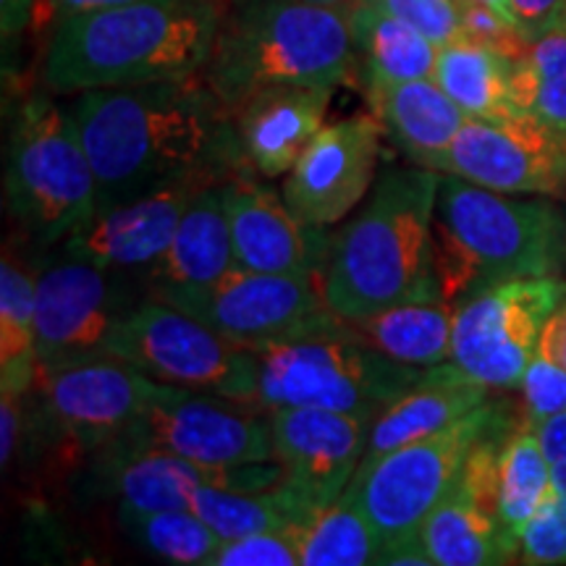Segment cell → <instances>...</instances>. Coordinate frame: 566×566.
Wrapping results in <instances>:
<instances>
[{
  "label": "cell",
  "mask_w": 566,
  "mask_h": 566,
  "mask_svg": "<svg viewBox=\"0 0 566 566\" xmlns=\"http://www.w3.org/2000/svg\"><path fill=\"white\" fill-rule=\"evenodd\" d=\"M554 485L566 495V464L554 467Z\"/></svg>",
  "instance_id": "cell-48"
},
{
  "label": "cell",
  "mask_w": 566,
  "mask_h": 566,
  "mask_svg": "<svg viewBox=\"0 0 566 566\" xmlns=\"http://www.w3.org/2000/svg\"><path fill=\"white\" fill-rule=\"evenodd\" d=\"M564 260L566 221L548 200H516L441 174L433 268L451 307L493 283L556 275Z\"/></svg>",
  "instance_id": "cell-5"
},
{
  "label": "cell",
  "mask_w": 566,
  "mask_h": 566,
  "mask_svg": "<svg viewBox=\"0 0 566 566\" xmlns=\"http://www.w3.org/2000/svg\"><path fill=\"white\" fill-rule=\"evenodd\" d=\"M208 566H300V527L223 541Z\"/></svg>",
  "instance_id": "cell-36"
},
{
  "label": "cell",
  "mask_w": 566,
  "mask_h": 566,
  "mask_svg": "<svg viewBox=\"0 0 566 566\" xmlns=\"http://www.w3.org/2000/svg\"><path fill=\"white\" fill-rule=\"evenodd\" d=\"M384 137L373 113L323 126L283 181V202L310 226L344 221L373 187Z\"/></svg>",
  "instance_id": "cell-16"
},
{
  "label": "cell",
  "mask_w": 566,
  "mask_h": 566,
  "mask_svg": "<svg viewBox=\"0 0 566 566\" xmlns=\"http://www.w3.org/2000/svg\"><path fill=\"white\" fill-rule=\"evenodd\" d=\"M221 0H137L53 24L42 80L59 95L187 80L210 61Z\"/></svg>",
  "instance_id": "cell-2"
},
{
  "label": "cell",
  "mask_w": 566,
  "mask_h": 566,
  "mask_svg": "<svg viewBox=\"0 0 566 566\" xmlns=\"http://www.w3.org/2000/svg\"><path fill=\"white\" fill-rule=\"evenodd\" d=\"M537 354L551 359V363L562 365L566 370V294L558 302V307L548 315L546 325L541 331V342H537Z\"/></svg>",
  "instance_id": "cell-43"
},
{
  "label": "cell",
  "mask_w": 566,
  "mask_h": 566,
  "mask_svg": "<svg viewBox=\"0 0 566 566\" xmlns=\"http://www.w3.org/2000/svg\"><path fill=\"white\" fill-rule=\"evenodd\" d=\"M134 304L122 273L74 258L45 268L34 286L38 373L111 357L108 338Z\"/></svg>",
  "instance_id": "cell-13"
},
{
  "label": "cell",
  "mask_w": 566,
  "mask_h": 566,
  "mask_svg": "<svg viewBox=\"0 0 566 566\" xmlns=\"http://www.w3.org/2000/svg\"><path fill=\"white\" fill-rule=\"evenodd\" d=\"M512 95L516 111L566 142V21L527 42L514 61Z\"/></svg>",
  "instance_id": "cell-31"
},
{
  "label": "cell",
  "mask_w": 566,
  "mask_h": 566,
  "mask_svg": "<svg viewBox=\"0 0 566 566\" xmlns=\"http://www.w3.org/2000/svg\"><path fill=\"white\" fill-rule=\"evenodd\" d=\"M441 174L388 168L373 197L338 233L323 294L344 321H363L407 300L441 296L433 268V216Z\"/></svg>",
  "instance_id": "cell-3"
},
{
  "label": "cell",
  "mask_w": 566,
  "mask_h": 566,
  "mask_svg": "<svg viewBox=\"0 0 566 566\" xmlns=\"http://www.w3.org/2000/svg\"><path fill=\"white\" fill-rule=\"evenodd\" d=\"M118 522L124 533L153 558L181 566H208L223 537L197 516L192 509H166L142 512L118 506Z\"/></svg>",
  "instance_id": "cell-34"
},
{
  "label": "cell",
  "mask_w": 566,
  "mask_h": 566,
  "mask_svg": "<svg viewBox=\"0 0 566 566\" xmlns=\"http://www.w3.org/2000/svg\"><path fill=\"white\" fill-rule=\"evenodd\" d=\"M388 13L405 19L424 38H430L438 48L449 45L462 38V17H459V0H375Z\"/></svg>",
  "instance_id": "cell-38"
},
{
  "label": "cell",
  "mask_w": 566,
  "mask_h": 566,
  "mask_svg": "<svg viewBox=\"0 0 566 566\" xmlns=\"http://www.w3.org/2000/svg\"><path fill=\"white\" fill-rule=\"evenodd\" d=\"M331 95L334 90L328 87L279 84L237 105L231 113L250 171L265 179L292 171L325 126Z\"/></svg>",
  "instance_id": "cell-21"
},
{
  "label": "cell",
  "mask_w": 566,
  "mask_h": 566,
  "mask_svg": "<svg viewBox=\"0 0 566 566\" xmlns=\"http://www.w3.org/2000/svg\"><path fill=\"white\" fill-rule=\"evenodd\" d=\"M244 171L223 181L233 260L260 273H300L323 281L336 239L321 226L300 221L283 195Z\"/></svg>",
  "instance_id": "cell-18"
},
{
  "label": "cell",
  "mask_w": 566,
  "mask_h": 566,
  "mask_svg": "<svg viewBox=\"0 0 566 566\" xmlns=\"http://www.w3.org/2000/svg\"><path fill=\"white\" fill-rule=\"evenodd\" d=\"M514 61L475 40L459 38L438 51L433 80L470 118L509 122L522 116L512 95Z\"/></svg>",
  "instance_id": "cell-26"
},
{
  "label": "cell",
  "mask_w": 566,
  "mask_h": 566,
  "mask_svg": "<svg viewBox=\"0 0 566 566\" xmlns=\"http://www.w3.org/2000/svg\"><path fill=\"white\" fill-rule=\"evenodd\" d=\"M373 564L378 566H430L433 564V556L424 548L420 533L396 537V541L380 546L378 554H375Z\"/></svg>",
  "instance_id": "cell-41"
},
{
  "label": "cell",
  "mask_w": 566,
  "mask_h": 566,
  "mask_svg": "<svg viewBox=\"0 0 566 566\" xmlns=\"http://www.w3.org/2000/svg\"><path fill=\"white\" fill-rule=\"evenodd\" d=\"M45 9L48 19H53V24L63 17H76V13H90V11H103V9H116V6L137 3V0H38Z\"/></svg>",
  "instance_id": "cell-45"
},
{
  "label": "cell",
  "mask_w": 566,
  "mask_h": 566,
  "mask_svg": "<svg viewBox=\"0 0 566 566\" xmlns=\"http://www.w3.org/2000/svg\"><path fill=\"white\" fill-rule=\"evenodd\" d=\"M367 101L386 137L415 166L438 171L451 142L467 124V113L436 80L367 82Z\"/></svg>",
  "instance_id": "cell-22"
},
{
  "label": "cell",
  "mask_w": 566,
  "mask_h": 566,
  "mask_svg": "<svg viewBox=\"0 0 566 566\" xmlns=\"http://www.w3.org/2000/svg\"><path fill=\"white\" fill-rule=\"evenodd\" d=\"M160 300L197 317L244 349L317 336H357L349 321L328 307L323 281L300 273H260L233 265L208 286L163 289Z\"/></svg>",
  "instance_id": "cell-8"
},
{
  "label": "cell",
  "mask_w": 566,
  "mask_h": 566,
  "mask_svg": "<svg viewBox=\"0 0 566 566\" xmlns=\"http://www.w3.org/2000/svg\"><path fill=\"white\" fill-rule=\"evenodd\" d=\"M491 388L467 378L454 363H443L424 370V378L412 391L388 405L375 417L363 464L375 462L388 451L420 438L436 436L462 420L488 401Z\"/></svg>",
  "instance_id": "cell-23"
},
{
  "label": "cell",
  "mask_w": 566,
  "mask_h": 566,
  "mask_svg": "<svg viewBox=\"0 0 566 566\" xmlns=\"http://www.w3.org/2000/svg\"><path fill=\"white\" fill-rule=\"evenodd\" d=\"M357 69L349 13L315 0H231L202 80L233 111L279 84H354Z\"/></svg>",
  "instance_id": "cell-4"
},
{
  "label": "cell",
  "mask_w": 566,
  "mask_h": 566,
  "mask_svg": "<svg viewBox=\"0 0 566 566\" xmlns=\"http://www.w3.org/2000/svg\"><path fill=\"white\" fill-rule=\"evenodd\" d=\"M459 17H462V38L493 48L512 61L527 51L530 40L525 34L509 24L491 6L480 3V0H459Z\"/></svg>",
  "instance_id": "cell-39"
},
{
  "label": "cell",
  "mask_w": 566,
  "mask_h": 566,
  "mask_svg": "<svg viewBox=\"0 0 566 566\" xmlns=\"http://www.w3.org/2000/svg\"><path fill=\"white\" fill-rule=\"evenodd\" d=\"M263 409L313 407L378 417L420 384L428 367L396 363L359 336L300 338L258 352Z\"/></svg>",
  "instance_id": "cell-7"
},
{
  "label": "cell",
  "mask_w": 566,
  "mask_h": 566,
  "mask_svg": "<svg viewBox=\"0 0 566 566\" xmlns=\"http://www.w3.org/2000/svg\"><path fill=\"white\" fill-rule=\"evenodd\" d=\"M38 279L3 258L0 265V388L24 396L38 375V321H34Z\"/></svg>",
  "instance_id": "cell-32"
},
{
  "label": "cell",
  "mask_w": 566,
  "mask_h": 566,
  "mask_svg": "<svg viewBox=\"0 0 566 566\" xmlns=\"http://www.w3.org/2000/svg\"><path fill=\"white\" fill-rule=\"evenodd\" d=\"M562 21H566V6H564V19Z\"/></svg>",
  "instance_id": "cell-49"
},
{
  "label": "cell",
  "mask_w": 566,
  "mask_h": 566,
  "mask_svg": "<svg viewBox=\"0 0 566 566\" xmlns=\"http://www.w3.org/2000/svg\"><path fill=\"white\" fill-rule=\"evenodd\" d=\"M504 417V409L485 401L441 433L399 446L354 472L346 493L378 530L380 546L420 533L424 516L462 475L472 446Z\"/></svg>",
  "instance_id": "cell-10"
},
{
  "label": "cell",
  "mask_w": 566,
  "mask_h": 566,
  "mask_svg": "<svg viewBox=\"0 0 566 566\" xmlns=\"http://www.w3.org/2000/svg\"><path fill=\"white\" fill-rule=\"evenodd\" d=\"M233 265L237 260H233L223 184H210L187 205L171 244L147 271V281H150L153 294L163 289L208 286L229 273Z\"/></svg>",
  "instance_id": "cell-24"
},
{
  "label": "cell",
  "mask_w": 566,
  "mask_h": 566,
  "mask_svg": "<svg viewBox=\"0 0 566 566\" xmlns=\"http://www.w3.org/2000/svg\"><path fill=\"white\" fill-rule=\"evenodd\" d=\"M551 467L566 464V409L535 428Z\"/></svg>",
  "instance_id": "cell-44"
},
{
  "label": "cell",
  "mask_w": 566,
  "mask_h": 566,
  "mask_svg": "<svg viewBox=\"0 0 566 566\" xmlns=\"http://www.w3.org/2000/svg\"><path fill=\"white\" fill-rule=\"evenodd\" d=\"M512 6L520 32L535 40L564 19L566 0H512Z\"/></svg>",
  "instance_id": "cell-40"
},
{
  "label": "cell",
  "mask_w": 566,
  "mask_h": 566,
  "mask_svg": "<svg viewBox=\"0 0 566 566\" xmlns=\"http://www.w3.org/2000/svg\"><path fill=\"white\" fill-rule=\"evenodd\" d=\"M564 294L566 283L556 275H535L464 296L451 315L449 363L488 388H520L537 354L543 325Z\"/></svg>",
  "instance_id": "cell-12"
},
{
  "label": "cell",
  "mask_w": 566,
  "mask_h": 566,
  "mask_svg": "<svg viewBox=\"0 0 566 566\" xmlns=\"http://www.w3.org/2000/svg\"><path fill=\"white\" fill-rule=\"evenodd\" d=\"M420 537L436 566H493L516 562L499 514L485 509L462 480L424 516Z\"/></svg>",
  "instance_id": "cell-25"
},
{
  "label": "cell",
  "mask_w": 566,
  "mask_h": 566,
  "mask_svg": "<svg viewBox=\"0 0 566 566\" xmlns=\"http://www.w3.org/2000/svg\"><path fill=\"white\" fill-rule=\"evenodd\" d=\"M480 3H485V6H491L493 11H499L501 17H504L509 24H514L516 27V17H514V6H512V0H480ZM516 30H520V27H516Z\"/></svg>",
  "instance_id": "cell-46"
},
{
  "label": "cell",
  "mask_w": 566,
  "mask_h": 566,
  "mask_svg": "<svg viewBox=\"0 0 566 566\" xmlns=\"http://www.w3.org/2000/svg\"><path fill=\"white\" fill-rule=\"evenodd\" d=\"M108 449L160 451L210 467L275 459L268 409L218 394L166 386L158 380L137 422Z\"/></svg>",
  "instance_id": "cell-11"
},
{
  "label": "cell",
  "mask_w": 566,
  "mask_h": 566,
  "mask_svg": "<svg viewBox=\"0 0 566 566\" xmlns=\"http://www.w3.org/2000/svg\"><path fill=\"white\" fill-rule=\"evenodd\" d=\"M268 412L275 462L286 470V483L323 512L346 491L363 464L375 417L313 407H279Z\"/></svg>",
  "instance_id": "cell-17"
},
{
  "label": "cell",
  "mask_w": 566,
  "mask_h": 566,
  "mask_svg": "<svg viewBox=\"0 0 566 566\" xmlns=\"http://www.w3.org/2000/svg\"><path fill=\"white\" fill-rule=\"evenodd\" d=\"M315 3H323V6H331V9H338L344 13H352L354 9H357L363 0H315Z\"/></svg>",
  "instance_id": "cell-47"
},
{
  "label": "cell",
  "mask_w": 566,
  "mask_h": 566,
  "mask_svg": "<svg viewBox=\"0 0 566 566\" xmlns=\"http://www.w3.org/2000/svg\"><path fill=\"white\" fill-rule=\"evenodd\" d=\"M451 315L454 307L441 296L407 300L354 321L352 328L367 346L396 363L436 367L451 357Z\"/></svg>",
  "instance_id": "cell-27"
},
{
  "label": "cell",
  "mask_w": 566,
  "mask_h": 566,
  "mask_svg": "<svg viewBox=\"0 0 566 566\" xmlns=\"http://www.w3.org/2000/svg\"><path fill=\"white\" fill-rule=\"evenodd\" d=\"M108 354L158 384L260 405L258 352L160 300L134 304L113 328Z\"/></svg>",
  "instance_id": "cell-9"
},
{
  "label": "cell",
  "mask_w": 566,
  "mask_h": 566,
  "mask_svg": "<svg viewBox=\"0 0 566 566\" xmlns=\"http://www.w3.org/2000/svg\"><path fill=\"white\" fill-rule=\"evenodd\" d=\"M520 391L522 409H525V428L535 430L537 424L566 409V370L543 354H535L533 363L522 375Z\"/></svg>",
  "instance_id": "cell-37"
},
{
  "label": "cell",
  "mask_w": 566,
  "mask_h": 566,
  "mask_svg": "<svg viewBox=\"0 0 566 566\" xmlns=\"http://www.w3.org/2000/svg\"><path fill=\"white\" fill-rule=\"evenodd\" d=\"M378 551V530L346 491L300 527V566H365Z\"/></svg>",
  "instance_id": "cell-33"
},
{
  "label": "cell",
  "mask_w": 566,
  "mask_h": 566,
  "mask_svg": "<svg viewBox=\"0 0 566 566\" xmlns=\"http://www.w3.org/2000/svg\"><path fill=\"white\" fill-rule=\"evenodd\" d=\"M438 174L506 195H566V142L533 116L467 118Z\"/></svg>",
  "instance_id": "cell-15"
},
{
  "label": "cell",
  "mask_w": 566,
  "mask_h": 566,
  "mask_svg": "<svg viewBox=\"0 0 566 566\" xmlns=\"http://www.w3.org/2000/svg\"><path fill=\"white\" fill-rule=\"evenodd\" d=\"M205 187L210 184L176 181L129 202L101 208L63 239V254L105 271L147 273L171 244L187 205Z\"/></svg>",
  "instance_id": "cell-19"
},
{
  "label": "cell",
  "mask_w": 566,
  "mask_h": 566,
  "mask_svg": "<svg viewBox=\"0 0 566 566\" xmlns=\"http://www.w3.org/2000/svg\"><path fill=\"white\" fill-rule=\"evenodd\" d=\"M153 378L116 357H97L34 375L40 409L59 438L82 451H103L137 422Z\"/></svg>",
  "instance_id": "cell-14"
},
{
  "label": "cell",
  "mask_w": 566,
  "mask_h": 566,
  "mask_svg": "<svg viewBox=\"0 0 566 566\" xmlns=\"http://www.w3.org/2000/svg\"><path fill=\"white\" fill-rule=\"evenodd\" d=\"M189 509L223 541L271 533V530L304 527L321 514L286 483V478L268 491H229V488L202 485L189 499Z\"/></svg>",
  "instance_id": "cell-29"
},
{
  "label": "cell",
  "mask_w": 566,
  "mask_h": 566,
  "mask_svg": "<svg viewBox=\"0 0 566 566\" xmlns=\"http://www.w3.org/2000/svg\"><path fill=\"white\" fill-rule=\"evenodd\" d=\"M6 210L38 247L59 244L97 212V179L69 108L34 95L6 153Z\"/></svg>",
  "instance_id": "cell-6"
},
{
  "label": "cell",
  "mask_w": 566,
  "mask_h": 566,
  "mask_svg": "<svg viewBox=\"0 0 566 566\" xmlns=\"http://www.w3.org/2000/svg\"><path fill=\"white\" fill-rule=\"evenodd\" d=\"M516 562L533 566L566 564V495L556 485L522 530Z\"/></svg>",
  "instance_id": "cell-35"
},
{
  "label": "cell",
  "mask_w": 566,
  "mask_h": 566,
  "mask_svg": "<svg viewBox=\"0 0 566 566\" xmlns=\"http://www.w3.org/2000/svg\"><path fill=\"white\" fill-rule=\"evenodd\" d=\"M108 451L105 485L118 499V506L142 512L189 509L197 488H229V491H268L286 478L281 462H252L237 467H210L160 451Z\"/></svg>",
  "instance_id": "cell-20"
},
{
  "label": "cell",
  "mask_w": 566,
  "mask_h": 566,
  "mask_svg": "<svg viewBox=\"0 0 566 566\" xmlns=\"http://www.w3.org/2000/svg\"><path fill=\"white\" fill-rule=\"evenodd\" d=\"M97 179V210L176 181L250 171L233 113L202 74L87 90L69 105Z\"/></svg>",
  "instance_id": "cell-1"
},
{
  "label": "cell",
  "mask_w": 566,
  "mask_h": 566,
  "mask_svg": "<svg viewBox=\"0 0 566 566\" xmlns=\"http://www.w3.org/2000/svg\"><path fill=\"white\" fill-rule=\"evenodd\" d=\"M349 21L367 82L433 80L441 48L405 19L388 13L375 0H363Z\"/></svg>",
  "instance_id": "cell-28"
},
{
  "label": "cell",
  "mask_w": 566,
  "mask_h": 566,
  "mask_svg": "<svg viewBox=\"0 0 566 566\" xmlns=\"http://www.w3.org/2000/svg\"><path fill=\"white\" fill-rule=\"evenodd\" d=\"M21 399L24 396L13 394H3V399H0V462H3V470H9L11 459L19 449Z\"/></svg>",
  "instance_id": "cell-42"
},
{
  "label": "cell",
  "mask_w": 566,
  "mask_h": 566,
  "mask_svg": "<svg viewBox=\"0 0 566 566\" xmlns=\"http://www.w3.org/2000/svg\"><path fill=\"white\" fill-rule=\"evenodd\" d=\"M551 491H554V467L543 451L541 438L530 428L514 430L499 459V520L514 556L522 530Z\"/></svg>",
  "instance_id": "cell-30"
}]
</instances>
